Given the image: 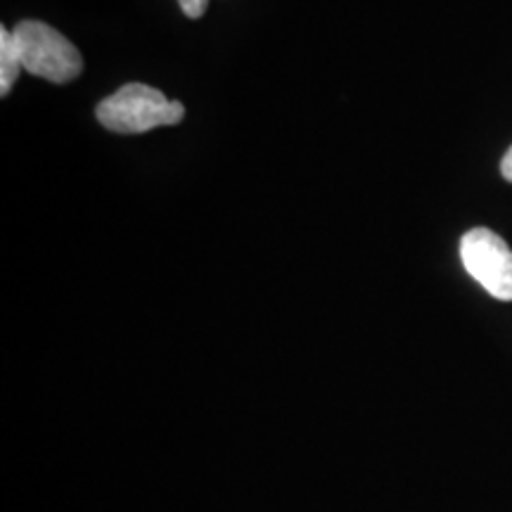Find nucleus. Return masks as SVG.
<instances>
[{
	"mask_svg": "<svg viewBox=\"0 0 512 512\" xmlns=\"http://www.w3.org/2000/svg\"><path fill=\"white\" fill-rule=\"evenodd\" d=\"M24 72L50 83H69L81 74L83 60L72 41L43 22H19L12 29Z\"/></svg>",
	"mask_w": 512,
	"mask_h": 512,
	"instance_id": "obj_2",
	"label": "nucleus"
},
{
	"mask_svg": "<svg viewBox=\"0 0 512 512\" xmlns=\"http://www.w3.org/2000/svg\"><path fill=\"white\" fill-rule=\"evenodd\" d=\"M22 72V60H19L15 36L8 29H0V95L8 98L10 88L15 86L17 76Z\"/></svg>",
	"mask_w": 512,
	"mask_h": 512,
	"instance_id": "obj_4",
	"label": "nucleus"
},
{
	"mask_svg": "<svg viewBox=\"0 0 512 512\" xmlns=\"http://www.w3.org/2000/svg\"><path fill=\"white\" fill-rule=\"evenodd\" d=\"M98 121L114 133H145L157 126H174L185 117L181 102L169 100L145 83H126L98 105Z\"/></svg>",
	"mask_w": 512,
	"mask_h": 512,
	"instance_id": "obj_1",
	"label": "nucleus"
},
{
	"mask_svg": "<svg viewBox=\"0 0 512 512\" xmlns=\"http://www.w3.org/2000/svg\"><path fill=\"white\" fill-rule=\"evenodd\" d=\"M501 174H503V178L508 183H512V147L508 152H505V157H503V162H501Z\"/></svg>",
	"mask_w": 512,
	"mask_h": 512,
	"instance_id": "obj_6",
	"label": "nucleus"
},
{
	"mask_svg": "<svg viewBox=\"0 0 512 512\" xmlns=\"http://www.w3.org/2000/svg\"><path fill=\"white\" fill-rule=\"evenodd\" d=\"M465 271L498 302H512V249L489 228H472L460 240Z\"/></svg>",
	"mask_w": 512,
	"mask_h": 512,
	"instance_id": "obj_3",
	"label": "nucleus"
},
{
	"mask_svg": "<svg viewBox=\"0 0 512 512\" xmlns=\"http://www.w3.org/2000/svg\"><path fill=\"white\" fill-rule=\"evenodd\" d=\"M178 5H181V10L190 19H200L204 12H207L209 0H178Z\"/></svg>",
	"mask_w": 512,
	"mask_h": 512,
	"instance_id": "obj_5",
	"label": "nucleus"
}]
</instances>
